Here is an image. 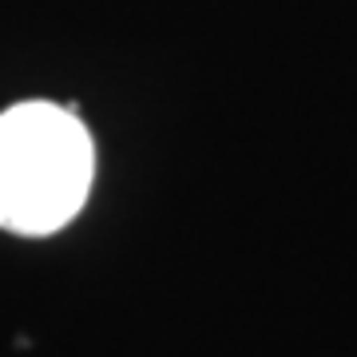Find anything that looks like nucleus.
<instances>
[{
	"instance_id": "f257e3e1",
	"label": "nucleus",
	"mask_w": 357,
	"mask_h": 357,
	"mask_svg": "<svg viewBox=\"0 0 357 357\" xmlns=\"http://www.w3.org/2000/svg\"><path fill=\"white\" fill-rule=\"evenodd\" d=\"M96 147L79 115L60 103H16L0 115V227L52 234L88 203Z\"/></svg>"
}]
</instances>
